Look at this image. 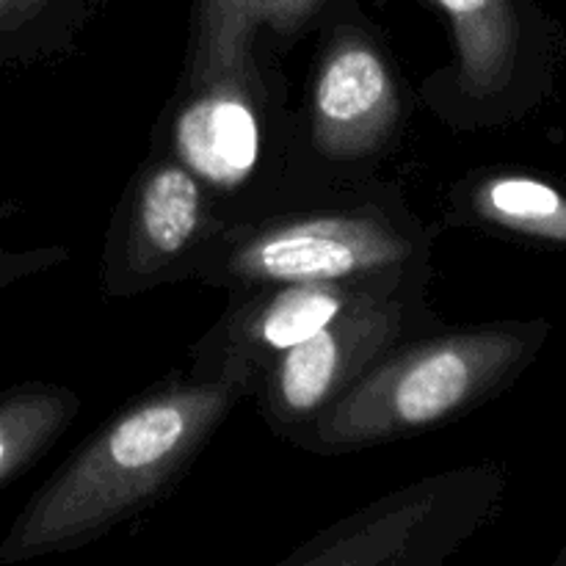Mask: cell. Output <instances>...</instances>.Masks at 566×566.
I'll use <instances>...</instances> for the list:
<instances>
[{
	"label": "cell",
	"mask_w": 566,
	"mask_h": 566,
	"mask_svg": "<svg viewBox=\"0 0 566 566\" xmlns=\"http://www.w3.org/2000/svg\"><path fill=\"white\" fill-rule=\"evenodd\" d=\"M247 392L232 376H208L133 401L31 497L0 564L88 545L142 512L186 473Z\"/></svg>",
	"instance_id": "obj_1"
},
{
	"label": "cell",
	"mask_w": 566,
	"mask_h": 566,
	"mask_svg": "<svg viewBox=\"0 0 566 566\" xmlns=\"http://www.w3.org/2000/svg\"><path fill=\"white\" fill-rule=\"evenodd\" d=\"M525 348L509 329L448 332L392 348L291 440L340 453L429 431L484 401L517 370Z\"/></svg>",
	"instance_id": "obj_2"
},
{
	"label": "cell",
	"mask_w": 566,
	"mask_h": 566,
	"mask_svg": "<svg viewBox=\"0 0 566 566\" xmlns=\"http://www.w3.org/2000/svg\"><path fill=\"white\" fill-rule=\"evenodd\" d=\"M199 258L197 271L205 280L238 291L282 282L407 287L418 280L426 241L415 221L363 205L216 235Z\"/></svg>",
	"instance_id": "obj_3"
},
{
	"label": "cell",
	"mask_w": 566,
	"mask_h": 566,
	"mask_svg": "<svg viewBox=\"0 0 566 566\" xmlns=\"http://www.w3.org/2000/svg\"><path fill=\"white\" fill-rule=\"evenodd\" d=\"M409 302V291L376 298L280 354L254 387L265 423L280 437L313 423L365 370L401 346Z\"/></svg>",
	"instance_id": "obj_4"
},
{
	"label": "cell",
	"mask_w": 566,
	"mask_h": 566,
	"mask_svg": "<svg viewBox=\"0 0 566 566\" xmlns=\"http://www.w3.org/2000/svg\"><path fill=\"white\" fill-rule=\"evenodd\" d=\"M475 473H446L407 486L340 520L285 558L304 566L437 564L473 528Z\"/></svg>",
	"instance_id": "obj_5"
},
{
	"label": "cell",
	"mask_w": 566,
	"mask_h": 566,
	"mask_svg": "<svg viewBox=\"0 0 566 566\" xmlns=\"http://www.w3.org/2000/svg\"><path fill=\"white\" fill-rule=\"evenodd\" d=\"M407 287H368L348 282H282L252 287L199 343L193 379L232 376L254 390L260 376L287 348L310 340L343 315Z\"/></svg>",
	"instance_id": "obj_6"
},
{
	"label": "cell",
	"mask_w": 566,
	"mask_h": 566,
	"mask_svg": "<svg viewBox=\"0 0 566 566\" xmlns=\"http://www.w3.org/2000/svg\"><path fill=\"white\" fill-rule=\"evenodd\" d=\"M213 197L180 160L160 158L144 166L125 197L122 224L108 252L111 296L138 293L171 274L216 238Z\"/></svg>",
	"instance_id": "obj_7"
},
{
	"label": "cell",
	"mask_w": 566,
	"mask_h": 566,
	"mask_svg": "<svg viewBox=\"0 0 566 566\" xmlns=\"http://www.w3.org/2000/svg\"><path fill=\"white\" fill-rule=\"evenodd\" d=\"M269 94L258 64L186 83L171 105L169 158L205 182L210 197L238 193L254 180L269 155Z\"/></svg>",
	"instance_id": "obj_8"
},
{
	"label": "cell",
	"mask_w": 566,
	"mask_h": 566,
	"mask_svg": "<svg viewBox=\"0 0 566 566\" xmlns=\"http://www.w3.org/2000/svg\"><path fill=\"white\" fill-rule=\"evenodd\" d=\"M310 138L324 158L357 164L381 153L401 122V88L374 36L343 25L324 44L310 99Z\"/></svg>",
	"instance_id": "obj_9"
},
{
	"label": "cell",
	"mask_w": 566,
	"mask_h": 566,
	"mask_svg": "<svg viewBox=\"0 0 566 566\" xmlns=\"http://www.w3.org/2000/svg\"><path fill=\"white\" fill-rule=\"evenodd\" d=\"M329 0H197L186 83L254 61L260 31L293 39L307 31Z\"/></svg>",
	"instance_id": "obj_10"
},
{
	"label": "cell",
	"mask_w": 566,
	"mask_h": 566,
	"mask_svg": "<svg viewBox=\"0 0 566 566\" xmlns=\"http://www.w3.org/2000/svg\"><path fill=\"white\" fill-rule=\"evenodd\" d=\"M448 14L457 42V86L470 99H490L509 83L517 53L512 0H431Z\"/></svg>",
	"instance_id": "obj_11"
},
{
	"label": "cell",
	"mask_w": 566,
	"mask_h": 566,
	"mask_svg": "<svg viewBox=\"0 0 566 566\" xmlns=\"http://www.w3.org/2000/svg\"><path fill=\"white\" fill-rule=\"evenodd\" d=\"M77 409L81 398L59 385H25L0 396V486L31 468Z\"/></svg>",
	"instance_id": "obj_12"
},
{
	"label": "cell",
	"mask_w": 566,
	"mask_h": 566,
	"mask_svg": "<svg viewBox=\"0 0 566 566\" xmlns=\"http://www.w3.org/2000/svg\"><path fill=\"white\" fill-rule=\"evenodd\" d=\"M468 202L481 221L566 243V199L534 177L492 175L468 193Z\"/></svg>",
	"instance_id": "obj_13"
},
{
	"label": "cell",
	"mask_w": 566,
	"mask_h": 566,
	"mask_svg": "<svg viewBox=\"0 0 566 566\" xmlns=\"http://www.w3.org/2000/svg\"><path fill=\"white\" fill-rule=\"evenodd\" d=\"M61 0H0V64L20 53L44 14L59 6Z\"/></svg>",
	"instance_id": "obj_14"
}]
</instances>
